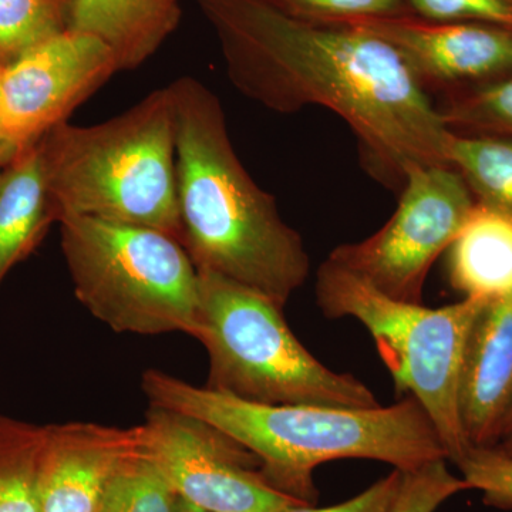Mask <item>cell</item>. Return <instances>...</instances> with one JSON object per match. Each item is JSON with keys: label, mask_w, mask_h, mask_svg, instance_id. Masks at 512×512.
Listing matches in <instances>:
<instances>
[{"label": "cell", "mask_w": 512, "mask_h": 512, "mask_svg": "<svg viewBox=\"0 0 512 512\" xmlns=\"http://www.w3.org/2000/svg\"><path fill=\"white\" fill-rule=\"evenodd\" d=\"M229 82L279 114L318 106L357 138L363 168L402 191L416 167L450 165L451 131L392 46L365 30L302 22L258 0H197Z\"/></svg>", "instance_id": "obj_1"}, {"label": "cell", "mask_w": 512, "mask_h": 512, "mask_svg": "<svg viewBox=\"0 0 512 512\" xmlns=\"http://www.w3.org/2000/svg\"><path fill=\"white\" fill-rule=\"evenodd\" d=\"M181 244L198 271L248 286L285 308L311 274L301 234L235 153L217 94L194 77L170 86Z\"/></svg>", "instance_id": "obj_2"}, {"label": "cell", "mask_w": 512, "mask_h": 512, "mask_svg": "<svg viewBox=\"0 0 512 512\" xmlns=\"http://www.w3.org/2000/svg\"><path fill=\"white\" fill-rule=\"evenodd\" d=\"M141 387L151 407L214 427L254 454L276 490L312 504V474L328 461L362 458L402 471L447 458L429 414L414 397L373 409L248 402L147 370Z\"/></svg>", "instance_id": "obj_3"}, {"label": "cell", "mask_w": 512, "mask_h": 512, "mask_svg": "<svg viewBox=\"0 0 512 512\" xmlns=\"http://www.w3.org/2000/svg\"><path fill=\"white\" fill-rule=\"evenodd\" d=\"M57 222L96 218L181 242L170 87L94 126L59 124L40 140Z\"/></svg>", "instance_id": "obj_4"}, {"label": "cell", "mask_w": 512, "mask_h": 512, "mask_svg": "<svg viewBox=\"0 0 512 512\" xmlns=\"http://www.w3.org/2000/svg\"><path fill=\"white\" fill-rule=\"evenodd\" d=\"M200 272L192 338L210 357L208 387L248 402L373 409L375 393L319 362L293 335L278 303L212 272Z\"/></svg>", "instance_id": "obj_5"}, {"label": "cell", "mask_w": 512, "mask_h": 512, "mask_svg": "<svg viewBox=\"0 0 512 512\" xmlns=\"http://www.w3.org/2000/svg\"><path fill=\"white\" fill-rule=\"evenodd\" d=\"M315 293L326 318H353L365 326L397 392L423 406L456 464L471 448L460 414L461 370L487 299L463 298L440 308L397 301L330 259L319 266Z\"/></svg>", "instance_id": "obj_6"}, {"label": "cell", "mask_w": 512, "mask_h": 512, "mask_svg": "<svg viewBox=\"0 0 512 512\" xmlns=\"http://www.w3.org/2000/svg\"><path fill=\"white\" fill-rule=\"evenodd\" d=\"M74 295L117 333L194 335L200 272L177 238L87 217L59 221Z\"/></svg>", "instance_id": "obj_7"}, {"label": "cell", "mask_w": 512, "mask_h": 512, "mask_svg": "<svg viewBox=\"0 0 512 512\" xmlns=\"http://www.w3.org/2000/svg\"><path fill=\"white\" fill-rule=\"evenodd\" d=\"M476 204L451 165L413 168L383 228L363 241L339 245L328 259L390 298L423 303L431 266L451 247Z\"/></svg>", "instance_id": "obj_8"}, {"label": "cell", "mask_w": 512, "mask_h": 512, "mask_svg": "<svg viewBox=\"0 0 512 512\" xmlns=\"http://www.w3.org/2000/svg\"><path fill=\"white\" fill-rule=\"evenodd\" d=\"M141 427V454L185 503L208 512H278L308 504L272 487L254 454L207 423L151 407Z\"/></svg>", "instance_id": "obj_9"}, {"label": "cell", "mask_w": 512, "mask_h": 512, "mask_svg": "<svg viewBox=\"0 0 512 512\" xmlns=\"http://www.w3.org/2000/svg\"><path fill=\"white\" fill-rule=\"evenodd\" d=\"M117 72L116 56L103 40L73 29L8 64L0 97L3 164L67 121Z\"/></svg>", "instance_id": "obj_10"}, {"label": "cell", "mask_w": 512, "mask_h": 512, "mask_svg": "<svg viewBox=\"0 0 512 512\" xmlns=\"http://www.w3.org/2000/svg\"><path fill=\"white\" fill-rule=\"evenodd\" d=\"M342 26L365 30L392 46L427 93L444 96L512 74V30L500 26L414 13Z\"/></svg>", "instance_id": "obj_11"}, {"label": "cell", "mask_w": 512, "mask_h": 512, "mask_svg": "<svg viewBox=\"0 0 512 512\" xmlns=\"http://www.w3.org/2000/svg\"><path fill=\"white\" fill-rule=\"evenodd\" d=\"M141 451V427L97 423L45 426L40 512H99L121 464Z\"/></svg>", "instance_id": "obj_12"}, {"label": "cell", "mask_w": 512, "mask_h": 512, "mask_svg": "<svg viewBox=\"0 0 512 512\" xmlns=\"http://www.w3.org/2000/svg\"><path fill=\"white\" fill-rule=\"evenodd\" d=\"M512 413V293L491 299L471 329L460 414L471 447H497Z\"/></svg>", "instance_id": "obj_13"}, {"label": "cell", "mask_w": 512, "mask_h": 512, "mask_svg": "<svg viewBox=\"0 0 512 512\" xmlns=\"http://www.w3.org/2000/svg\"><path fill=\"white\" fill-rule=\"evenodd\" d=\"M55 222L42 143L37 141L0 165V284L39 247Z\"/></svg>", "instance_id": "obj_14"}, {"label": "cell", "mask_w": 512, "mask_h": 512, "mask_svg": "<svg viewBox=\"0 0 512 512\" xmlns=\"http://www.w3.org/2000/svg\"><path fill=\"white\" fill-rule=\"evenodd\" d=\"M167 0H73L70 29L90 33L113 50L119 72L147 62L180 25Z\"/></svg>", "instance_id": "obj_15"}, {"label": "cell", "mask_w": 512, "mask_h": 512, "mask_svg": "<svg viewBox=\"0 0 512 512\" xmlns=\"http://www.w3.org/2000/svg\"><path fill=\"white\" fill-rule=\"evenodd\" d=\"M448 278L464 298L512 293V218L476 204L451 247Z\"/></svg>", "instance_id": "obj_16"}, {"label": "cell", "mask_w": 512, "mask_h": 512, "mask_svg": "<svg viewBox=\"0 0 512 512\" xmlns=\"http://www.w3.org/2000/svg\"><path fill=\"white\" fill-rule=\"evenodd\" d=\"M447 160L477 204L512 218L511 138L451 133Z\"/></svg>", "instance_id": "obj_17"}, {"label": "cell", "mask_w": 512, "mask_h": 512, "mask_svg": "<svg viewBox=\"0 0 512 512\" xmlns=\"http://www.w3.org/2000/svg\"><path fill=\"white\" fill-rule=\"evenodd\" d=\"M45 426L0 414V512H40Z\"/></svg>", "instance_id": "obj_18"}, {"label": "cell", "mask_w": 512, "mask_h": 512, "mask_svg": "<svg viewBox=\"0 0 512 512\" xmlns=\"http://www.w3.org/2000/svg\"><path fill=\"white\" fill-rule=\"evenodd\" d=\"M436 107L451 133L512 140V74L498 82L444 94Z\"/></svg>", "instance_id": "obj_19"}, {"label": "cell", "mask_w": 512, "mask_h": 512, "mask_svg": "<svg viewBox=\"0 0 512 512\" xmlns=\"http://www.w3.org/2000/svg\"><path fill=\"white\" fill-rule=\"evenodd\" d=\"M73 0H0V63L70 29Z\"/></svg>", "instance_id": "obj_20"}, {"label": "cell", "mask_w": 512, "mask_h": 512, "mask_svg": "<svg viewBox=\"0 0 512 512\" xmlns=\"http://www.w3.org/2000/svg\"><path fill=\"white\" fill-rule=\"evenodd\" d=\"M180 501L160 470L140 451L114 474L99 512H178Z\"/></svg>", "instance_id": "obj_21"}, {"label": "cell", "mask_w": 512, "mask_h": 512, "mask_svg": "<svg viewBox=\"0 0 512 512\" xmlns=\"http://www.w3.org/2000/svg\"><path fill=\"white\" fill-rule=\"evenodd\" d=\"M268 8L319 25H349L359 20L413 13L407 0H258Z\"/></svg>", "instance_id": "obj_22"}, {"label": "cell", "mask_w": 512, "mask_h": 512, "mask_svg": "<svg viewBox=\"0 0 512 512\" xmlns=\"http://www.w3.org/2000/svg\"><path fill=\"white\" fill-rule=\"evenodd\" d=\"M446 458L403 471L402 484L387 512H436L454 495L470 490L448 470Z\"/></svg>", "instance_id": "obj_23"}, {"label": "cell", "mask_w": 512, "mask_h": 512, "mask_svg": "<svg viewBox=\"0 0 512 512\" xmlns=\"http://www.w3.org/2000/svg\"><path fill=\"white\" fill-rule=\"evenodd\" d=\"M456 466L470 490L483 494L485 505L512 510V456L497 447H471Z\"/></svg>", "instance_id": "obj_24"}, {"label": "cell", "mask_w": 512, "mask_h": 512, "mask_svg": "<svg viewBox=\"0 0 512 512\" xmlns=\"http://www.w3.org/2000/svg\"><path fill=\"white\" fill-rule=\"evenodd\" d=\"M407 5L423 18L488 23L512 30V0H407Z\"/></svg>", "instance_id": "obj_25"}, {"label": "cell", "mask_w": 512, "mask_h": 512, "mask_svg": "<svg viewBox=\"0 0 512 512\" xmlns=\"http://www.w3.org/2000/svg\"><path fill=\"white\" fill-rule=\"evenodd\" d=\"M402 477L403 471L393 468L392 473L380 478L363 493L350 498L345 503L325 508H315L311 504H295L278 512H387L399 491Z\"/></svg>", "instance_id": "obj_26"}, {"label": "cell", "mask_w": 512, "mask_h": 512, "mask_svg": "<svg viewBox=\"0 0 512 512\" xmlns=\"http://www.w3.org/2000/svg\"><path fill=\"white\" fill-rule=\"evenodd\" d=\"M178 512H208V511L201 510V508L194 507V505L185 503V501L181 500L180 505H178Z\"/></svg>", "instance_id": "obj_27"}, {"label": "cell", "mask_w": 512, "mask_h": 512, "mask_svg": "<svg viewBox=\"0 0 512 512\" xmlns=\"http://www.w3.org/2000/svg\"><path fill=\"white\" fill-rule=\"evenodd\" d=\"M510 439H512V413H511V416L508 417L507 423H505L503 440H501V441L510 440Z\"/></svg>", "instance_id": "obj_28"}, {"label": "cell", "mask_w": 512, "mask_h": 512, "mask_svg": "<svg viewBox=\"0 0 512 512\" xmlns=\"http://www.w3.org/2000/svg\"><path fill=\"white\" fill-rule=\"evenodd\" d=\"M497 448L503 451V453L508 454V456H512V439L501 441Z\"/></svg>", "instance_id": "obj_29"}, {"label": "cell", "mask_w": 512, "mask_h": 512, "mask_svg": "<svg viewBox=\"0 0 512 512\" xmlns=\"http://www.w3.org/2000/svg\"><path fill=\"white\" fill-rule=\"evenodd\" d=\"M3 70H5V66H3L2 63H0V97H2V77H3ZM3 164V158H2V148H0V165Z\"/></svg>", "instance_id": "obj_30"}, {"label": "cell", "mask_w": 512, "mask_h": 512, "mask_svg": "<svg viewBox=\"0 0 512 512\" xmlns=\"http://www.w3.org/2000/svg\"><path fill=\"white\" fill-rule=\"evenodd\" d=\"M167 2H174V3H178V0H167Z\"/></svg>", "instance_id": "obj_31"}]
</instances>
